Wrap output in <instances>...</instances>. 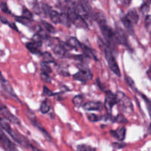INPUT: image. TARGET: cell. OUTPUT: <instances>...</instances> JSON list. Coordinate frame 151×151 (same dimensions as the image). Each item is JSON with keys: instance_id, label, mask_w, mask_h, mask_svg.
Listing matches in <instances>:
<instances>
[{"instance_id": "1", "label": "cell", "mask_w": 151, "mask_h": 151, "mask_svg": "<svg viewBox=\"0 0 151 151\" xmlns=\"http://www.w3.org/2000/svg\"><path fill=\"white\" fill-rule=\"evenodd\" d=\"M100 42V48L103 49V52L105 53V55H106V58L107 60L108 64H109V68H110L111 70L114 72L116 75H117L118 77H119L121 75L120 70H119V66H118L117 63L116 61V59H115L114 56L112 51L111 50V49H109V47L108 46H106V44L103 42H101L100 41H99Z\"/></svg>"}, {"instance_id": "2", "label": "cell", "mask_w": 151, "mask_h": 151, "mask_svg": "<svg viewBox=\"0 0 151 151\" xmlns=\"http://www.w3.org/2000/svg\"><path fill=\"white\" fill-rule=\"evenodd\" d=\"M99 24H100V29H101V32L103 33V36H104L105 39L106 40V41H107L109 45L111 46L112 48H114L116 44H119L117 39H116L114 31L110 27L106 24L105 20L99 22Z\"/></svg>"}, {"instance_id": "3", "label": "cell", "mask_w": 151, "mask_h": 151, "mask_svg": "<svg viewBox=\"0 0 151 151\" xmlns=\"http://www.w3.org/2000/svg\"><path fill=\"white\" fill-rule=\"evenodd\" d=\"M66 13L70 19L71 23L73 24L75 26L82 29H88V26L86 21L82 16H80L76 11H75L73 8H68Z\"/></svg>"}, {"instance_id": "4", "label": "cell", "mask_w": 151, "mask_h": 151, "mask_svg": "<svg viewBox=\"0 0 151 151\" xmlns=\"http://www.w3.org/2000/svg\"><path fill=\"white\" fill-rule=\"evenodd\" d=\"M115 95H116L117 103H119L123 111L126 114L131 113L133 111L134 108H133L132 102H131V99L128 98L123 92H121V91H118Z\"/></svg>"}, {"instance_id": "5", "label": "cell", "mask_w": 151, "mask_h": 151, "mask_svg": "<svg viewBox=\"0 0 151 151\" xmlns=\"http://www.w3.org/2000/svg\"><path fill=\"white\" fill-rule=\"evenodd\" d=\"M10 136L18 143V144L20 145L22 147H25V148H31L33 149V150H37L36 148H35L34 147H32L30 144L29 143L28 140L25 138L24 137H23L22 135L19 134V133L16 131L14 130H12L11 132L10 133Z\"/></svg>"}, {"instance_id": "6", "label": "cell", "mask_w": 151, "mask_h": 151, "mask_svg": "<svg viewBox=\"0 0 151 151\" xmlns=\"http://www.w3.org/2000/svg\"><path fill=\"white\" fill-rule=\"evenodd\" d=\"M0 114L5 118L8 122H12L13 124H17V125H20V121L17 117L14 116L10 111L8 110L7 107L2 103H0Z\"/></svg>"}, {"instance_id": "7", "label": "cell", "mask_w": 151, "mask_h": 151, "mask_svg": "<svg viewBox=\"0 0 151 151\" xmlns=\"http://www.w3.org/2000/svg\"><path fill=\"white\" fill-rule=\"evenodd\" d=\"M0 145L7 150H15V145L10 140V139L3 132L2 129L0 128Z\"/></svg>"}, {"instance_id": "8", "label": "cell", "mask_w": 151, "mask_h": 151, "mask_svg": "<svg viewBox=\"0 0 151 151\" xmlns=\"http://www.w3.org/2000/svg\"><path fill=\"white\" fill-rule=\"evenodd\" d=\"M117 103L116 95L114 94L111 91H107L106 95V100H105L104 107L107 110L109 113H111V110L113 106Z\"/></svg>"}, {"instance_id": "9", "label": "cell", "mask_w": 151, "mask_h": 151, "mask_svg": "<svg viewBox=\"0 0 151 151\" xmlns=\"http://www.w3.org/2000/svg\"><path fill=\"white\" fill-rule=\"evenodd\" d=\"M93 75L91 72L86 69H81L74 75V78L81 82H86V81H91Z\"/></svg>"}, {"instance_id": "10", "label": "cell", "mask_w": 151, "mask_h": 151, "mask_svg": "<svg viewBox=\"0 0 151 151\" xmlns=\"http://www.w3.org/2000/svg\"><path fill=\"white\" fill-rule=\"evenodd\" d=\"M83 109L87 111H102L104 108V106L100 102L90 101L87 102L83 106Z\"/></svg>"}, {"instance_id": "11", "label": "cell", "mask_w": 151, "mask_h": 151, "mask_svg": "<svg viewBox=\"0 0 151 151\" xmlns=\"http://www.w3.org/2000/svg\"><path fill=\"white\" fill-rule=\"evenodd\" d=\"M115 35H116V39H117V41L119 44H123L124 46H128V38H127L126 35L124 32V31L122 30V29L119 27H116V30L114 31Z\"/></svg>"}, {"instance_id": "12", "label": "cell", "mask_w": 151, "mask_h": 151, "mask_svg": "<svg viewBox=\"0 0 151 151\" xmlns=\"http://www.w3.org/2000/svg\"><path fill=\"white\" fill-rule=\"evenodd\" d=\"M110 134L112 137L119 140V142H122L125 139V136H126V129L124 127H122L116 131H111Z\"/></svg>"}, {"instance_id": "13", "label": "cell", "mask_w": 151, "mask_h": 151, "mask_svg": "<svg viewBox=\"0 0 151 151\" xmlns=\"http://www.w3.org/2000/svg\"><path fill=\"white\" fill-rule=\"evenodd\" d=\"M0 83H1V87H2L3 90L5 91L6 94H7L9 96H10L11 97H14V98L16 97V94L14 93V91H13V88H12L11 86H10V84L9 83L7 82L5 79L3 80V81H0Z\"/></svg>"}, {"instance_id": "14", "label": "cell", "mask_w": 151, "mask_h": 151, "mask_svg": "<svg viewBox=\"0 0 151 151\" xmlns=\"http://www.w3.org/2000/svg\"><path fill=\"white\" fill-rule=\"evenodd\" d=\"M125 17L134 24H137L139 21V15L135 10H131L128 12Z\"/></svg>"}, {"instance_id": "15", "label": "cell", "mask_w": 151, "mask_h": 151, "mask_svg": "<svg viewBox=\"0 0 151 151\" xmlns=\"http://www.w3.org/2000/svg\"><path fill=\"white\" fill-rule=\"evenodd\" d=\"M53 52L55 53L56 55L59 56H64L66 54V50H65L64 47L60 44H55L52 47Z\"/></svg>"}, {"instance_id": "16", "label": "cell", "mask_w": 151, "mask_h": 151, "mask_svg": "<svg viewBox=\"0 0 151 151\" xmlns=\"http://www.w3.org/2000/svg\"><path fill=\"white\" fill-rule=\"evenodd\" d=\"M0 128L1 129L4 130L6 132H7L8 134H10L11 132V131L13 129L10 127V124H9L8 121L5 119V118L3 117L1 114H0Z\"/></svg>"}, {"instance_id": "17", "label": "cell", "mask_w": 151, "mask_h": 151, "mask_svg": "<svg viewBox=\"0 0 151 151\" xmlns=\"http://www.w3.org/2000/svg\"><path fill=\"white\" fill-rule=\"evenodd\" d=\"M67 45L69 47H71V48L75 49V50H79V49H81V43L75 37H71L69 39H68Z\"/></svg>"}, {"instance_id": "18", "label": "cell", "mask_w": 151, "mask_h": 151, "mask_svg": "<svg viewBox=\"0 0 151 151\" xmlns=\"http://www.w3.org/2000/svg\"><path fill=\"white\" fill-rule=\"evenodd\" d=\"M60 24H62L67 27H70L72 23L66 13H60Z\"/></svg>"}, {"instance_id": "19", "label": "cell", "mask_w": 151, "mask_h": 151, "mask_svg": "<svg viewBox=\"0 0 151 151\" xmlns=\"http://www.w3.org/2000/svg\"><path fill=\"white\" fill-rule=\"evenodd\" d=\"M49 16L53 23L56 24H60V13L54 10H51L49 13Z\"/></svg>"}, {"instance_id": "20", "label": "cell", "mask_w": 151, "mask_h": 151, "mask_svg": "<svg viewBox=\"0 0 151 151\" xmlns=\"http://www.w3.org/2000/svg\"><path fill=\"white\" fill-rule=\"evenodd\" d=\"M81 49H82L83 52V53L85 54L86 57L90 58L96 59L95 55H94V53H93V52H92V50H91L89 47H88L87 46L81 44Z\"/></svg>"}, {"instance_id": "21", "label": "cell", "mask_w": 151, "mask_h": 151, "mask_svg": "<svg viewBox=\"0 0 151 151\" xmlns=\"http://www.w3.org/2000/svg\"><path fill=\"white\" fill-rule=\"evenodd\" d=\"M26 47L31 53L33 54H39L40 50L39 47L32 42H28L26 44Z\"/></svg>"}, {"instance_id": "22", "label": "cell", "mask_w": 151, "mask_h": 151, "mask_svg": "<svg viewBox=\"0 0 151 151\" xmlns=\"http://www.w3.org/2000/svg\"><path fill=\"white\" fill-rule=\"evenodd\" d=\"M50 108H51V105L50 102L47 100H44L40 106V111L42 114H47V112L50 111Z\"/></svg>"}, {"instance_id": "23", "label": "cell", "mask_w": 151, "mask_h": 151, "mask_svg": "<svg viewBox=\"0 0 151 151\" xmlns=\"http://www.w3.org/2000/svg\"><path fill=\"white\" fill-rule=\"evenodd\" d=\"M41 25H42V27L44 28L46 31L50 32V33H55V32H56L55 28L51 24L48 23V22L42 21V22H41Z\"/></svg>"}, {"instance_id": "24", "label": "cell", "mask_w": 151, "mask_h": 151, "mask_svg": "<svg viewBox=\"0 0 151 151\" xmlns=\"http://www.w3.org/2000/svg\"><path fill=\"white\" fill-rule=\"evenodd\" d=\"M122 24H123L124 27L127 29L128 32H131V34H132L133 32H134V29H133V24L131 23V22H130V21L128 20L125 16L122 19Z\"/></svg>"}, {"instance_id": "25", "label": "cell", "mask_w": 151, "mask_h": 151, "mask_svg": "<svg viewBox=\"0 0 151 151\" xmlns=\"http://www.w3.org/2000/svg\"><path fill=\"white\" fill-rule=\"evenodd\" d=\"M43 39H44V38H42V36H41V35H39L38 32H36V33L32 36V42L34 43L35 44H36L38 47H41V45H42L43 44Z\"/></svg>"}, {"instance_id": "26", "label": "cell", "mask_w": 151, "mask_h": 151, "mask_svg": "<svg viewBox=\"0 0 151 151\" xmlns=\"http://www.w3.org/2000/svg\"><path fill=\"white\" fill-rule=\"evenodd\" d=\"M41 56H42V58L44 62L47 63H54L55 62V59L52 56V55L50 54V52H43L41 54Z\"/></svg>"}, {"instance_id": "27", "label": "cell", "mask_w": 151, "mask_h": 151, "mask_svg": "<svg viewBox=\"0 0 151 151\" xmlns=\"http://www.w3.org/2000/svg\"><path fill=\"white\" fill-rule=\"evenodd\" d=\"M83 102V97L81 94L76 95L73 98V103L76 107H80L81 106H82Z\"/></svg>"}, {"instance_id": "28", "label": "cell", "mask_w": 151, "mask_h": 151, "mask_svg": "<svg viewBox=\"0 0 151 151\" xmlns=\"http://www.w3.org/2000/svg\"><path fill=\"white\" fill-rule=\"evenodd\" d=\"M15 19L16 20V22H19V23H22L24 25H29V24L31 23V20L29 19H26L24 16H16L15 17Z\"/></svg>"}, {"instance_id": "29", "label": "cell", "mask_w": 151, "mask_h": 151, "mask_svg": "<svg viewBox=\"0 0 151 151\" xmlns=\"http://www.w3.org/2000/svg\"><path fill=\"white\" fill-rule=\"evenodd\" d=\"M77 150L80 151H91V150H95L96 149L94 147H91L88 145H78L77 147Z\"/></svg>"}, {"instance_id": "30", "label": "cell", "mask_w": 151, "mask_h": 151, "mask_svg": "<svg viewBox=\"0 0 151 151\" xmlns=\"http://www.w3.org/2000/svg\"><path fill=\"white\" fill-rule=\"evenodd\" d=\"M41 69L42 72H45V73H47V74H50V72H52L51 68L49 66V65L47 64V63H45V62H42V63H41Z\"/></svg>"}, {"instance_id": "31", "label": "cell", "mask_w": 151, "mask_h": 151, "mask_svg": "<svg viewBox=\"0 0 151 151\" xmlns=\"http://www.w3.org/2000/svg\"><path fill=\"white\" fill-rule=\"evenodd\" d=\"M22 16H24L26 19H29V20L32 21V14L29 10H27V9L24 8L23 11H22Z\"/></svg>"}, {"instance_id": "32", "label": "cell", "mask_w": 151, "mask_h": 151, "mask_svg": "<svg viewBox=\"0 0 151 151\" xmlns=\"http://www.w3.org/2000/svg\"><path fill=\"white\" fill-rule=\"evenodd\" d=\"M41 79L44 82H47V83H50L52 81L51 78L50 77L49 74L45 73L44 72H41Z\"/></svg>"}, {"instance_id": "33", "label": "cell", "mask_w": 151, "mask_h": 151, "mask_svg": "<svg viewBox=\"0 0 151 151\" xmlns=\"http://www.w3.org/2000/svg\"><path fill=\"white\" fill-rule=\"evenodd\" d=\"M88 119L90 121V122H97V121L100 119V118L97 116V115L94 114H88Z\"/></svg>"}, {"instance_id": "34", "label": "cell", "mask_w": 151, "mask_h": 151, "mask_svg": "<svg viewBox=\"0 0 151 151\" xmlns=\"http://www.w3.org/2000/svg\"><path fill=\"white\" fill-rule=\"evenodd\" d=\"M43 95L50 97V96L54 95V93H52V91L49 89L47 86H44V88H43Z\"/></svg>"}, {"instance_id": "35", "label": "cell", "mask_w": 151, "mask_h": 151, "mask_svg": "<svg viewBox=\"0 0 151 151\" xmlns=\"http://www.w3.org/2000/svg\"><path fill=\"white\" fill-rule=\"evenodd\" d=\"M149 9H150V4L149 3H144L142 6L141 7V11L144 14H146L149 12Z\"/></svg>"}, {"instance_id": "36", "label": "cell", "mask_w": 151, "mask_h": 151, "mask_svg": "<svg viewBox=\"0 0 151 151\" xmlns=\"http://www.w3.org/2000/svg\"><path fill=\"white\" fill-rule=\"evenodd\" d=\"M116 121L118 122H123V123H127L128 122V119L122 115H118L116 118Z\"/></svg>"}, {"instance_id": "37", "label": "cell", "mask_w": 151, "mask_h": 151, "mask_svg": "<svg viewBox=\"0 0 151 151\" xmlns=\"http://www.w3.org/2000/svg\"><path fill=\"white\" fill-rule=\"evenodd\" d=\"M51 10H52L51 7H50L48 4H42V10L46 15H49V13H50V11Z\"/></svg>"}, {"instance_id": "38", "label": "cell", "mask_w": 151, "mask_h": 151, "mask_svg": "<svg viewBox=\"0 0 151 151\" xmlns=\"http://www.w3.org/2000/svg\"><path fill=\"white\" fill-rule=\"evenodd\" d=\"M126 146V145L123 144V143L121 142H116V143H113V147L116 149H121L123 148Z\"/></svg>"}, {"instance_id": "39", "label": "cell", "mask_w": 151, "mask_h": 151, "mask_svg": "<svg viewBox=\"0 0 151 151\" xmlns=\"http://www.w3.org/2000/svg\"><path fill=\"white\" fill-rule=\"evenodd\" d=\"M1 9L4 13H10V11L8 10V7H7V5L6 4V3L3 2L1 4Z\"/></svg>"}, {"instance_id": "40", "label": "cell", "mask_w": 151, "mask_h": 151, "mask_svg": "<svg viewBox=\"0 0 151 151\" xmlns=\"http://www.w3.org/2000/svg\"><path fill=\"white\" fill-rule=\"evenodd\" d=\"M125 79H126L127 83H128V85H129L131 87V88H135V86H134V81H133V80L131 79V78H130V77H126V78H125Z\"/></svg>"}, {"instance_id": "41", "label": "cell", "mask_w": 151, "mask_h": 151, "mask_svg": "<svg viewBox=\"0 0 151 151\" xmlns=\"http://www.w3.org/2000/svg\"><path fill=\"white\" fill-rule=\"evenodd\" d=\"M131 0H120V2L122 3V4L125 6L129 5V4L131 3Z\"/></svg>"}, {"instance_id": "42", "label": "cell", "mask_w": 151, "mask_h": 151, "mask_svg": "<svg viewBox=\"0 0 151 151\" xmlns=\"http://www.w3.org/2000/svg\"><path fill=\"white\" fill-rule=\"evenodd\" d=\"M147 77H148L149 78V79H150V69H148V70H147Z\"/></svg>"}]
</instances>
